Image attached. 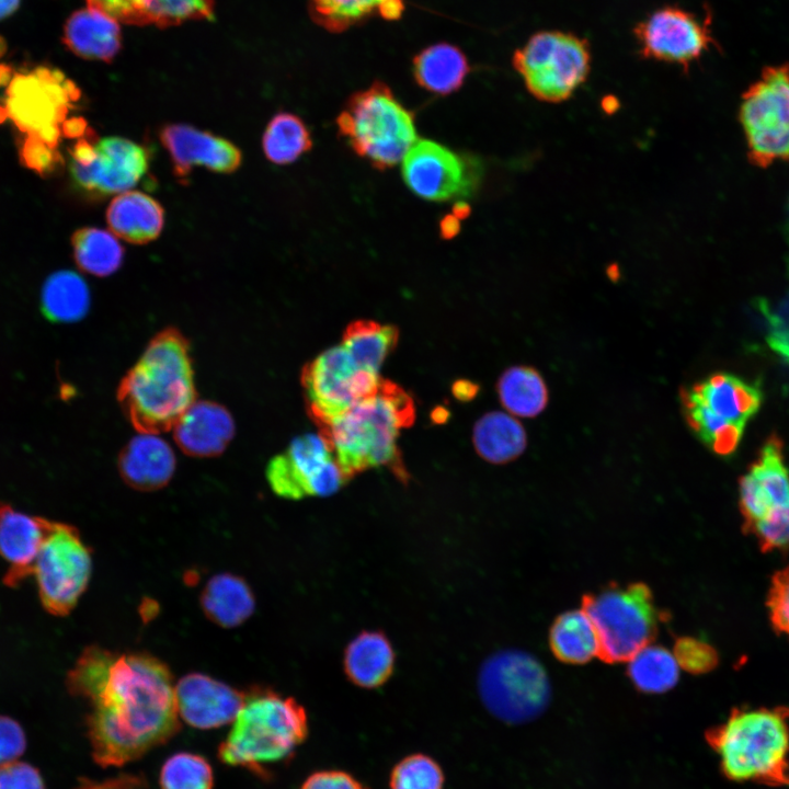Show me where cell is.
Listing matches in <instances>:
<instances>
[{
	"mask_svg": "<svg viewBox=\"0 0 789 789\" xmlns=\"http://www.w3.org/2000/svg\"><path fill=\"white\" fill-rule=\"evenodd\" d=\"M201 606L211 622L222 628H236L252 616L255 599L241 576L222 572L206 582L201 593Z\"/></svg>",
	"mask_w": 789,
	"mask_h": 789,
	"instance_id": "28",
	"label": "cell"
},
{
	"mask_svg": "<svg viewBox=\"0 0 789 789\" xmlns=\"http://www.w3.org/2000/svg\"><path fill=\"white\" fill-rule=\"evenodd\" d=\"M148 170V150L118 136L96 139L88 160L69 163L73 184L93 197L127 192L141 181Z\"/></svg>",
	"mask_w": 789,
	"mask_h": 789,
	"instance_id": "17",
	"label": "cell"
},
{
	"mask_svg": "<svg viewBox=\"0 0 789 789\" xmlns=\"http://www.w3.org/2000/svg\"><path fill=\"white\" fill-rule=\"evenodd\" d=\"M88 7L99 9L119 22L146 25L139 0H87Z\"/></svg>",
	"mask_w": 789,
	"mask_h": 789,
	"instance_id": "48",
	"label": "cell"
},
{
	"mask_svg": "<svg viewBox=\"0 0 789 789\" xmlns=\"http://www.w3.org/2000/svg\"><path fill=\"white\" fill-rule=\"evenodd\" d=\"M403 11V2L401 0H386L384 1L378 12L385 19H398Z\"/></svg>",
	"mask_w": 789,
	"mask_h": 789,
	"instance_id": "49",
	"label": "cell"
},
{
	"mask_svg": "<svg viewBox=\"0 0 789 789\" xmlns=\"http://www.w3.org/2000/svg\"><path fill=\"white\" fill-rule=\"evenodd\" d=\"M377 1L379 2V7H380V4H381L384 1H386V0H377ZM378 9H379V8H378Z\"/></svg>",
	"mask_w": 789,
	"mask_h": 789,
	"instance_id": "53",
	"label": "cell"
},
{
	"mask_svg": "<svg viewBox=\"0 0 789 789\" xmlns=\"http://www.w3.org/2000/svg\"><path fill=\"white\" fill-rule=\"evenodd\" d=\"M553 655L567 664H584L598 656L599 643L593 622L581 609L559 615L549 631Z\"/></svg>",
	"mask_w": 789,
	"mask_h": 789,
	"instance_id": "33",
	"label": "cell"
},
{
	"mask_svg": "<svg viewBox=\"0 0 789 789\" xmlns=\"http://www.w3.org/2000/svg\"><path fill=\"white\" fill-rule=\"evenodd\" d=\"M444 773L428 755L416 753L400 759L389 776L390 789H443Z\"/></svg>",
	"mask_w": 789,
	"mask_h": 789,
	"instance_id": "39",
	"label": "cell"
},
{
	"mask_svg": "<svg viewBox=\"0 0 789 789\" xmlns=\"http://www.w3.org/2000/svg\"><path fill=\"white\" fill-rule=\"evenodd\" d=\"M767 342L773 351L789 361V305L775 312L766 311Z\"/></svg>",
	"mask_w": 789,
	"mask_h": 789,
	"instance_id": "47",
	"label": "cell"
},
{
	"mask_svg": "<svg viewBox=\"0 0 789 789\" xmlns=\"http://www.w3.org/2000/svg\"><path fill=\"white\" fill-rule=\"evenodd\" d=\"M399 335V329L393 324L358 319L344 329L341 345L359 368L379 375L384 362L396 348Z\"/></svg>",
	"mask_w": 789,
	"mask_h": 789,
	"instance_id": "32",
	"label": "cell"
},
{
	"mask_svg": "<svg viewBox=\"0 0 789 789\" xmlns=\"http://www.w3.org/2000/svg\"><path fill=\"white\" fill-rule=\"evenodd\" d=\"M174 439L180 449L192 457L220 455L235 434V422L229 411L211 401H195L175 426Z\"/></svg>",
	"mask_w": 789,
	"mask_h": 789,
	"instance_id": "23",
	"label": "cell"
},
{
	"mask_svg": "<svg viewBox=\"0 0 789 789\" xmlns=\"http://www.w3.org/2000/svg\"><path fill=\"white\" fill-rule=\"evenodd\" d=\"M673 654L679 667L694 675L713 671L719 665V653L710 643L695 637H678Z\"/></svg>",
	"mask_w": 789,
	"mask_h": 789,
	"instance_id": "41",
	"label": "cell"
},
{
	"mask_svg": "<svg viewBox=\"0 0 789 789\" xmlns=\"http://www.w3.org/2000/svg\"><path fill=\"white\" fill-rule=\"evenodd\" d=\"M469 72L468 61L460 49L449 44H435L413 59V77L418 84L438 95L457 91Z\"/></svg>",
	"mask_w": 789,
	"mask_h": 789,
	"instance_id": "30",
	"label": "cell"
},
{
	"mask_svg": "<svg viewBox=\"0 0 789 789\" xmlns=\"http://www.w3.org/2000/svg\"><path fill=\"white\" fill-rule=\"evenodd\" d=\"M742 530L761 551H789V470L781 441L768 438L756 460L739 481Z\"/></svg>",
	"mask_w": 789,
	"mask_h": 789,
	"instance_id": "8",
	"label": "cell"
},
{
	"mask_svg": "<svg viewBox=\"0 0 789 789\" xmlns=\"http://www.w3.org/2000/svg\"><path fill=\"white\" fill-rule=\"evenodd\" d=\"M513 66L534 98L560 103L586 80L591 52L586 41L573 34L542 31L515 52Z\"/></svg>",
	"mask_w": 789,
	"mask_h": 789,
	"instance_id": "10",
	"label": "cell"
},
{
	"mask_svg": "<svg viewBox=\"0 0 789 789\" xmlns=\"http://www.w3.org/2000/svg\"><path fill=\"white\" fill-rule=\"evenodd\" d=\"M627 674L632 685L644 694H662L679 678V666L673 652L662 645L648 644L628 661Z\"/></svg>",
	"mask_w": 789,
	"mask_h": 789,
	"instance_id": "36",
	"label": "cell"
},
{
	"mask_svg": "<svg viewBox=\"0 0 789 789\" xmlns=\"http://www.w3.org/2000/svg\"><path fill=\"white\" fill-rule=\"evenodd\" d=\"M766 608L774 631L789 639V565L773 573Z\"/></svg>",
	"mask_w": 789,
	"mask_h": 789,
	"instance_id": "42",
	"label": "cell"
},
{
	"mask_svg": "<svg viewBox=\"0 0 789 789\" xmlns=\"http://www.w3.org/2000/svg\"><path fill=\"white\" fill-rule=\"evenodd\" d=\"M158 434L139 433L121 450L117 467L124 482L138 491H155L171 480L176 465L170 445Z\"/></svg>",
	"mask_w": 789,
	"mask_h": 789,
	"instance_id": "24",
	"label": "cell"
},
{
	"mask_svg": "<svg viewBox=\"0 0 789 789\" xmlns=\"http://www.w3.org/2000/svg\"><path fill=\"white\" fill-rule=\"evenodd\" d=\"M299 789H367L350 773L323 769L310 774Z\"/></svg>",
	"mask_w": 789,
	"mask_h": 789,
	"instance_id": "46",
	"label": "cell"
},
{
	"mask_svg": "<svg viewBox=\"0 0 789 789\" xmlns=\"http://www.w3.org/2000/svg\"><path fill=\"white\" fill-rule=\"evenodd\" d=\"M481 176L482 164L477 158L430 139L416 140L403 158L404 183L425 201L446 202L470 196Z\"/></svg>",
	"mask_w": 789,
	"mask_h": 789,
	"instance_id": "16",
	"label": "cell"
},
{
	"mask_svg": "<svg viewBox=\"0 0 789 789\" xmlns=\"http://www.w3.org/2000/svg\"><path fill=\"white\" fill-rule=\"evenodd\" d=\"M67 686L90 702L88 734L104 767L141 757L180 728L172 674L149 653L89 647L69 671Z\"/></svg>",
	"mask_w": 789,
	"mask_h": 789,
	"instance_id": "1",
	"label": "cell"
},
{
	"mask_svg": "<svg viewBox=\"0 0 789 789\" xmlns=\"http://www.w3.org/2000/svg\"><path fill=\"white\" fill-rule=\"evenodd\" d=\"M336 127L347 146L380 171L397 165L416 141L413 113L380 81L348 98Z\"/></svg>",
	"mask_w": 789,
	"mask_h": 789,
	"instance_id": "6",
	"label": "cell"
},
{
	"mask_svg": "<svg viewBox=\"0 0 789 789\" xmlns=\"http://www.w3.org/2000/svg\"><path fill=\"white\" fill-rule=\"evenodd\" d=\"M581 608L595 627L598 658L606 663L627 662L640 649L653 643L667 616L655 605L651 588L642 582L626 585L611 582L585 594Z\"/></svg>",
	"mask_w": 789,
	"mask_h": 789,
	"instance_id": "7",
	"label": "cell"
},
{
	"mask_svg": "<svg viewBox=\"0 0 789 789\" xmlns=\"http://www.w3.org/2000/svg\"><path fill=\"white\" fill-rule=\"evenodd\" d=\"M139 5L146 23L158 26L214 18L213 0H139Z\"/></svg>",
	"mask_w": 789,
	"mask_h": 789,
	"instance_id": "40",
	"label": "cell"
},
{
	"mask_svg": "<svg viewBox=\"0 0 789 789\" xmlns=\"http://www.w3.org/2000/svg\"><path fill=\"white\" fill-rule=\"evenodd\" d=\"M472 443L482 459L493 465H504L525 451L527 433L516 416L503 411H491L474 423Z\"/></svg>",
	"mask_w": 789,
	"mask_h": 789,
	"instance_id": "29",
	"label": "cell"
},
{
	"mask_svg": "<svg viewBox=\"0 0 789 789\" xmlns=\"http://www.w3.org/2000/svg\"><path fill=\"white\" fill-rule=\"evenodd\" d=\"M111 231L134 244L157 239L164 225V209L158 201L139 191L115 196L106 209Z\"/></svg>",
	"mask_w": 789,
	"mask_h": 789,
	"instance_id": "26",
	"label": "cell"
},
{
	"mask_svg": "<svg viewBox=\"0 0 789 789\" xmlns=\"http://www.w3.org/2000/svg\"><path fill=\"white\" fill-rule=\"evenodd\" d=\"M26 746L22 727L12 718L0 716V765L13 762Z\"/></svg>",
	"mask_w": 789,
	"mask_h": 789,
	"instance_id": "45",
	"label": "cell"
},
{
	"mask_svg": "<svg viewBox=\"0 0 789 789\" xmlns=\"http://www.w3.org/2000/svg\"><path fill=\"white\" fill-rule=\"evenodd\" d=\"M720 420L744 430L762 403L761 389L729 373H716L681 393Z\"/></svg>",
	"mask_w": 789,
	"mask_h": 789,
	"instance_id": "22",
	"label": "cell"
},
{
	"mask_svg": "<svg viewBox=\"0 0 789 789\" xmlns=\"http://www.w3.org/2000/svg\"><path fill=\"white\" fill-rule=\"evenodd\" d=\"M0 789H45V786L35 767L13 761L0 765Z\"/></svg>",
	"mask_w": 789,
	"mask_h": 789,
	"instance_id": "44",
	"label": "cell"
},
{
	"mask_svg": "<svg viewBox=\"0 0 789 789\" xmlns=\"http://www.w3.org/2000/svg\"><path fill=\"white\" fill-rule=\"evenodd\" d=\"M496 391L502 407L516 418H536L549 402L544 377L536 368L526 365L505 369L498 379Z\"/></svg>",
	"mask_w": 789,
	"mask_h": 789,
	"instance_id": "31",
	"label": "cell"
},
{
	"mask_svg": "<svg viewBox=\"0 0 789 789\" xmlns=\"http://www.w3.org/2000/svg\"><path fill=\"white\" fill-rule=\"evenodd\" d=\"M266 479L275 494L288 500L329 496L350 481L329 439L320 432L294 438L283 453L271 459Z\"/></svg>",
	"mask_w": 789,
	"mask_h": 789,
	"instance_id": "15",
	"label": "cell"
},
{
	"mask_svg": "<svg viewBox=\"0 0 789 789\" xmlns=\"http://www.w3.org/2000/svg\"><path fill=\"white\" fill-rule=\"evenodd\" d=\"M174 176L186 183L193 168L217 173L235 172L242 162L240 149L229 140L186 124H165L159 130Z\"/></svg>",
	"mask_w": 789,
	"mask_h": 789,
	"instance_id": "19",
	"label": "cell"
},
{
	"mask_svg": "<svg viewBox=\"0 0 789 789\" xmlns=\"http://www.w3.org/2000/svg\"><path fill=\"white\" fill-rule=\"evenodd\" d=\"M21 0H0V20L12 15L20 7Z\"/></svg>",
	"mask_w": 789,
	"mask_h": 789,
	"instance_id": "52",
	"label": "cell"
},
{
	"mask_svg": "<svg viewBox=\"0 0 789 789\" xmlns=\"http://www.w3.org/2000/svg\"><path fill=\"white\" fill-rule=\"evenodd\" d=\"M90 307V290L84 279L72 271H58L45 282L41 308L45 318L56 323L82 319Z\"/></svg>",
	"mask_w": 789,
	"mask_h": 789,
	"instance_id": "34",
	"label": "cell"
},
{
	"mask_svg": "<svg viewBox=\"0 0 789 789\" xmlns=\"http://www.w3.org/2000/svg\"><path fill=\"white\" fill-rule=\"evenodd\" d=\"M179 717L197 729H215L232 722L247 694L203 673H190L174 685Z\"/></svg>",
	"mask_w": 789,
	"mask_h": 789,
	"instance_id": "20",
	"label": "cell"
},
{
	"mask_svg": "<svg viewBox=\"0 0 789 789\" xmlns=\"http://www.w3.org/2000/svg\"><path fill=\"white\" fill-rule=\"evenodd\" d=\"M71 245L77 266L94 276H108L123 263L124 248L114 235L104 229H78L71 237Z\"/></svg>",
	"mask_w": 789,
	"mask_h": 789,
	"instance_id": "35",
	"label": "cell"
},
{
	"mask_svg": "<svg viewBox=\"0 0 789 789\" xmlns=\"http://www.w3.org/2000/svg\"><path fill=\"white\" fill-rule=\"evenodd\" d=\"M262 146L267 160L285 165L310 151L313 142L310 130L299 116L279 112L268 122Z\"/></svg>",
	"mask_w": 789,
	"mask_h": 789,
	"instance_id": "37",
	"label": "cell"
},
{
	"mask_svg": "<svg viewBox=\"0 0 789 789\" xmlns=\"http://www.w3.org/2000/svg\"><path fill=\"white\" fill-rule=\"evenodd\" d=\"M119 21L88 7L73 12L64 27V42L76 55L90 60L111 61L121 49Z\"/></svg>",
	"mask_w": 789,
	"mask_h": 789,
	"instance_id": "25",
	"label": "cell"
},
{
	"mask_svg": "<svg viewBox=\"0 0 789 789\" xmlns=\"http://www.w3.org/2000/svg\"><path fill=\"white\" fill-rule=\"evenodd\" d=\"M49 523L0 503V556L8 564L3 575L7 586L16 587L33 574Z\"/></svg>",
	"mask_w": 789,
	"mask_h": 789,
	"instance_id": "21",
	"label": "cell"
},
{
	"mask_svg": "<svg viewBox=\"0 0 789 789\" xmlns=\"http://www.w3.org/2000/svg\"><path fill=\"white\" fill-rule=\"evenodd\" d=\"M739 118L753 164L789 163V64L764 68L743 94Z\"/></svg>",
	"mask_w": 789,
	"mask_h": 789,
	"instance_id": "12",
	"label": "cell"
},
{
	"mask_svg": "<svg viewBox=\"0 0 789 789\" xmlns=\"http://www.w3.org/2000/svg\"><path fill=\"white\" fill-rule=\"evenodd\" d=\"M381 379L359 368L342 345L329 347L301 369L307 413L317 426L329 422L374 396Z\"/></svg>",
	"mask_w": 789,
	"mask_h": 789,
	"instance_id": "14",
	"label": "cell"
},
{
	"mask_svg": "<svg viewBox=\"0 0 789 789\" xmlns=\"http://www.w3.org/2000/svg\"><path fill=\"white\" fill-rule=\"evenodd\" d=\"M395 663L392 644L380 631H362L348 642L343 654L346 677L365 689L382 686L391 677Z\"/></svg>",
	"mask_w": 789,
	"mask_h": 789,
	"instance_id": "27",
	"label": "cell"
},
{
	"mask_svg": "<svg viewBox=\"0 0 789 789\" xmlns=\"http://www.w3.org/2000/svg\"><path fill=\"white\" fill-rule=\"evenodd\" d=\"M21 162L38 175H52L62 167L58 149L52 148L39 138L25 135L20 149Z\"/></svg>",
	"mask_w": 789,
	"mask_h": 789,
	"instance_id": "43",
	"label": "cell"
},
{
	"mask_svg": "<svg viewBox=\"0 0 789 789\" xmlns=\"http://www.w3.org/2000/svg\"><path fill=\"white\" fill-rule=\"evenodd\" d=\"M705 739L730 781L789 787V707L740 706Z\"/></svg>",
	"mask_w": 789,
	"mask_h": 789,
	"instance_id": "4",
	"label": "cell"
},
{
	"mask_svg": "<svg viewBox=\"0 0 789 789\" xmlns=\"http://www.w3.org/2000/svg\"><path fill=\"white\" fill-rule=\"evenodd\" d=\"M213 769L197 754L176 753L170 756L160 771L161 789H211Z\"/></svg>",
	"mask_w": 789,
	"mask_h": 789,
	"instance_id": "38",
	"label": "cell"
},
{
	"mask_svg": "<svg viewBox=\"0 0 789 789\" xmlns=\"http://www.w3.org/2000/svg\"><path fill=\"white\" fill-rule=\"evenodd\" d=\"M92 573L91 550L72 525L50 521L33 575L44 609L66 616L85 592Z\"/></svg>",
	"mask_w": 789,
	"mask_h": 789,
	"instance_id": "13",
	"label": "cell"
},
{
	"mask_svg": "<svg viewBox=\"0 0 789 789\" xmlns=\"http://www.w3.org/2000/svg\"><path fill=\"white\" fill-rule=\"evenodd\" d=\"M116 396L139 433L173 428L196 401L190 343L182 332L173 327L158 332L122 378Z\"/></svg>",
	"mask_w": 789,
	"mask_h": 789,
	"instance_id": "2",
	"label": "cell"
},
{
	"mask_svg": "<svg viewBox=\"0 0 789 789\" xmlns=\"http://www.w3.org/2000/svg\"><path fill=\"white\" fill-rule=\"evenodd\" d=\"M477 390L478 386L465 380L458 381L454 386L455 396L462 400L471 399L477 393Z\"/></svg>",
	"mask_w": 789,
	"mask_h": 789,
	"instance_id": "51",
	"label": "cell"
},
{
	"mask_svg": "<svg viewBox=\"0 0 789 789\" xmlns=\"http://www.w3.org/2000/svg\"><path fill=\"white\" fill-rule=\"evenodd\" d=\"M79 99V88L58 69L38 66L14 72L0 105V123L9 118L20 132L57 149L62 124Z\"/></svg>",
	"mask_w": 789,
	"mask_h": 789,
	"instance_id": "9",
	"label": "cell"
},
{
	"mask_svg": "<svg viewBox=\"0 0 789 789\" xmlns=\"http://www.w3.org/2000/svg\"><path fill=\"white\" fill-rule=\"evenodd\" d=\"M415 420L412 397L400 386L381 379L377 392L341 415L318 425L351 480L370 468L387 467L407 483L409 472L398 446L400 431Z\"/></svg>",
	"mask_w": 789,
	"mask_h": 789,
	"instance_id": "3",
	"label": "cell"
},
{
	"mask_svg": "<svg viewBox=\"0 0 789 789\" xmlns=\"http://www.w3.org/2000/svg\"><path fill=\"white\" fill-rule=\"evenodd\" d=\"M633 32L644 57L685 68L712 42L706 24L693 13L673 7L654 11Z\"/></svg>",
	"mask_w": 789,
	"mask_h": 789,
	"instance_id": "18",
	"label": "cell"
},
{
	"mask_svg": "<svg viewBox=\"0 0 789 789\" xmlns=\"http://www.w3.org/2000/svg\"><path fill=\"white\" fill-rule=\"evenodd\" d=\"M232 722L218 757L262 777L272 766L289 762L309 729L307 712L297 700L265 689L247 695Z\"/></svg>",
	"mask_w": 789,
	"mask_h": 789,
	"instance_id": "5",
	"label": "cell"
},
{
	"mask_svg": "<svg viewBox=\"0 0 789 789\" xmlns=\"http://www.w3.org/2000/svg\"><path fill=\"white\" fill-rule=\"evenodd\" d=\"M459 218L456 214L446 216L441 222V232L445 238H450L459 230Z\"/></svg>",
	"mask_w": 789,
	"mask_h": 789,
	"instance_id": "50",
	"label": "cell"
},
{
	"mask_svg": "<svg viewBox=\"0 0 789 789\" xmlns=\"http://www.w3.org/2000/svg\"><path fill=\"white\" fill-rule=\"evenodd\" d=\"M478 689L485 708L507 723L540 714L550 699V683L541 663L521 650H503L487 659Z\"/></svg>",
	"mask_w": 789,
	"mask_h": 789,
	"instance_id": "11",
	"label": "cell"
}]
</instances>
